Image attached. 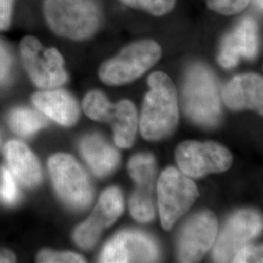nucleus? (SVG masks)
I'll return each mask as SVG.
<instances>
[{
	"mask_svg": "<svg viewBox=\"0 0 263 263\" xmlns=\"http://www.w3.org/2000/svg\"><path fill=\"white\" fill-rule=\"evenodd\" d=\"M149 92L141 109L140 129L147 141L163 140L175 131L179 122V106L175 85L169 76L156 71L147 79Z\"/></svg>",
	"mask_w": 263,
	"mask_h": 263,
	"instance_id": "obj_1",
	"label": "nucleus"
},
{
	"mask_svg": "<svg viewBox=\"0 0 263 263\" xmlns=\"http://www.w3.org/2000/svg\"><path fill=\"white\" fill-rule=\"evenodd\" d=\"M44 14L56 34L72 40L93 36L101 23L96 0H45Z\"/></svg>",
	"mask_w": 263,
	"mask_h": 263,
	"instance_id": "obj_2",
	"label": "nucleus"
},
{
	"mask_svg": "<svg viewBox=\"0 0 263 263\" xmlns=\"http://www.w3.org/2000/svg\"><path fill=\"white\" fill-rule=\"evenodd\" d=\"M183 106L188 117L200 126L212 128L220 121L218 85L207 66L195 65L188 70L183 88Z\"/></svg>",
	"mask_w": 263,
	"mask_h": 263,
	"instance_id": "obj_3",
	"label": "nucleus"
},
{
	"mask_svg": "<svg viewBox=\"0 0 263 263\" xmlns=\"http://www.w3.org/2000/svg\"><path fill=\"white\" fill-rule=\"evenodd\" d=\"M48 169L55 190L66 206L80 211L91 204L93 186L85 170L72 156L57 153L48 161Z\"/></svg>",
	"mask_w": 263,
	"mask_h": 263,
	"instance_id": "obj_4",
	"label": "nucleus"
},
{
	"mask_svg": "<svg viewBox=\"0 0 263 263\" xmlns=\"http://www.w3.org/2000/svg\"><path fill=\"white\" fill-rule=\"evenodd\" d=\"M83 109L86 115L95 121L111 125L114 142L118 147H131L138 130V114L130 101L112 104L102 92L92 91L85 97Z\"/></svg>",
	"mask_w": 263,
	"mask_h": 263,
	"instance_id": "obj_5",
	"label": "nucleus"
},
{
	"mask_svg": "<svg viewBox=\"0 0 263 263\" xmlns=\"http://www.w3.org/2000/svg\"><path fill=\"white\" fill-rule=\"evenodd\" d=\"M161 58V47L155 41L135 42L101 66L99 76L107 85L126 84L136 80Z\"/></svg>",
	"mask_w": 263,
	"mask_h": 263,
	"instance_id": "obj_6",
	"label": "nucleus"
},
{
	"mask_svg": "<svg viewBox=\"0 0 263 263\" xmlns=\"http://www.w3.org/2000/svg\"><path fill=\"white\" fill-rule=\"evenodd\" d=\"M157 196L161 223L169 230L196 201V184L179 170L170 167L157 181Z\"/></svg>",
	"mask_w": 263,
	"mask_h": 263,
	"instance_id": "obj_7",
	"label": "nucleus"
},
{
	"mask_svg": "<svg viewBox=\"0 0 263 263\" xmlns=\"http://www.w3.org/2000/svg\"><path fill=\"white\" fill-rule=\"evenodd\" d=\"M20 50L25 68L37 87L48 90L66 83L65 62L57 49L44 47L37 38L27 36L21 41Z\"/></svg>",
	"mask_w": 263,
	"mask_h": 263,
	"instance_id": "obj_8",
	"label": "nucleus"
},
{
	"mask_svg": "<svg viewBox=\"0 0 263 263\" xmlns=\"http://www.w3.org/2000/svg\"><path fill=\"white\" fill-rule=\"evenodd\" d=\"M176 159L180 172L194 179L224 172L232 164L230 151L214 141H184L176 151Z\"/></svg>",
	"mask_w": 263,
	"mask_h": 263,
	"instance_id": "obj_9",
	"label": "nucleus"
},
{
	"mask_svg": "<svg viewBox=\"0 0 263 263\" xmlns=\"http://www.w3.org/2000/svg\"><path fill=\"white\" fill-rule=\"evenodd\" d=\"M263 230V216L243 210L230 217L218 236L213 256L216 262H232L237 253Z\"/></svg>",
	"mask_w": 263,
	"mask_h": 263,
	"instance_id": "obj_10",
	"label": "nucleus"
},
{
	"mask_svg": "<svg viewBox=\"0 0 263 263\" xmlns=\"http://www.w3.org/2000/svg\"><path fill=\"white\" fill-rule=\"evenodd\" d=\"M128 170L137 187L130 200V212L140 222L151 221L155 216L153 188L157 175L155 158L148 153H140L132 157Z\"/></svg>",
	"mask_w": 263,
	"mask_h": 263,
	"instance_id": "obj_11",
	"label": "nucleus"
},
{
	"mask_svg": "<svg viewBox=\"0 0 263 263\" xmlns=\"http://www.w3.org/2000/svg\"><path fill=\"white\" fill-rule=\"evenodd\" d=\"M124 200L119 188L109 187L103 192L92 215L76 227L73 240L78 247L90 250L94 247L105 228L112 226L122 215Z\"/></svg>",
	"mask_w": 263,
	"mask_h": 263,
	"instance_id": "obj_12",
	"label": "nucleus"
},
{
	"mask_svg": "<svg viewBox=\"0 0 263 263\" xmlns=\"http://www.w3.org/2000/svg\"><path fill=\"white\" fill-rule=\"evenodd\" d=\"M159 258L155 241L136 230H125L107 242L102 251L100 262H154Z\"/></svg>",
	"mask_w": 263,
	"mask_h": 263,
	"instance_id": "obj_13",
	"label": "nucleus"
},
{
	"mask_svg": "<svg viewBox=\"0 0 263 263\" xmlns=\"http://www.w3.org/2000/svg\"><path fill=\"white\" fill-rule=\"evenodd\" d=\"M217 219L214 213L205 211L190 217L179 236L178 254L181 262H197L215 244Z\"/></svg>",
	"mask_w": 263,
	"mask_h": 263,
	"instance_id": "obj_14",
	"label": "nucleus"
},
{
	"mask_svg": "<svg viewBox=\"0 0 263 263\" xmlns=\"http://www.w3.org/2000/svg\"><path fill=\"white\" fill-rule=\"evenodd\" d=\"M257 49V26L253 18L248 17L223 39L217 60L222 67L232 68L237 66L241 58L254 59Z\"/></svg>",
	"mask_w": 263,
	"mask_h": 263,
	"instance_id": "obj_15",
	"label": "nucleus"
},
{
	"mask_svg": "<svg viewBox=\"0 0 263 263\" xmlns=\"http://www.w3.org/2000/svg\"><path fill=\"white\" fill-rule=\"evenodd\" d=\"M222 100L230 109H252L263 116L262 76L255 73L235 76L223 88Z\"/></svg>",
	"mask_w": 263,
	"mask_h": 263,
	"instance_id": "obj_16",
	"label": "nucleus"
},
{
	"mask_svg": "<svg viewBox=\"0 0 263 263\" xmlns=\"http://www.w3.org/2000/svg\"><path fill=\"white\" fill-rule=\"evenodd\" d=\"M34 106L48 118L65 126H73L80 114V109L76 99L61 89H48L37 92L32 96Z\"/></svg>",
	"mask_w": 263,
	"mask_h": 263,
	"instance_id": "obj_17",
	"label": "nucleus"
},
{
	"mask_svg": "<svg viewBox=\"0 0 263 263\" xmlns=\"http://www.w3.org/2000/svg\"><path fill=\"white\" fill-rule=\"evenodd\" d=\"M5 158L15 178L27 187H35L42 179V171L36 156L26 144L10 141L4 147Z\"/></svg>",
	"mask_w": 263,
	"mask_h": 263,
	"instance_id": "obj_18",
	"label": "nucleus"
},
{
	"mask_svg": "<svg viewBox=\"0 0 263 263\" xmlns=\"http://www.w3.org/2000/svg\"><path fill=\"white\" fill-rule=\"evenodd\" d=\"M80 151L86 163L100 178L110 175L119 165L118 151L99 135L84 137L80 142Z\"/></svg>",
	"mask_w": 263,
	"mask_h": 263,
	"instance_id": "obj_19",
	"label": "nucleus"
},
{
	"mask_svg": "<svg viewBox=\"0 0 263 263\" xmlns=\"http://www.w3.org/2000/svg\"><path fill=\"white\" fill-rule=\"evenodd\" d=\"M11 129L22 137H29L47 125L44 116L28 108L19 107L9 115Z\"/></svg>",
	"mask_w": 263,
	"mask_h": 263,
	"instance_id": "obj_20",
	"label": "nucleus"
},
{
	"mask_svg": "<svg viewBox=\"0 0 263 263\" xmlns=\"http://www.w3.org/2000/svg\"><path fill=\"white\" fill-rule=\"evenodd\" d=\"M19 199V188L13 173L6 167L0 168V201L14 205Z\"/></svg>",
	"mask_w": 263,
	"mask_h": 263,
	"instance_id": "obj_21",
	"label": "nucleus"
},
{
	"mask_svg": "<svg viewBox=\"0 0 263 263\" xmlns=\"http://www.w3.org/2000/svg\"><path fill=\"white\" fill-rule=\"evenodd\" d=\"M124 4L141 9L155 16H162L174 8L176 0H120Z\"/></svg>",
	"mask_w": 263,
	"mask_h": 263,
	"instance_id": "obj_22",
	"label": "nucleus"
},
{
	"mask_svg": "<svg viewBox=\"0 0 263 263\" xmlns=\"http://www.w3.org/2000/svg\"><path fill=\"white\" fill-rule=\"evenodd\" d=\"M37 261L41 263H81L86 262L80 254L71 252H56L42 250L37 255Z\"/></svg>",
	"mask_w": 263,
	"mask_h": 263,
	"instance_id": "obj_23",
	"label": "nucleus"
},
{
	"mask_svg": "<svg viewBox=\"0 0 263 263\" xmlns=\"http://www.w3.org/2000/svg\"><path fill=\"white\" fill-rule=\"evenodd\" d=\"M250 0H207L209 8L223 15H234L246 8Z\"/></svg>",
	"mask_w": 263,
	"mask_h": 263,
	"instance_id": "obj_24",
	"label": "nucleus"
},
{
	"mask_svg": "<svg viewBox=\"0 0 263 263\" xmlns=\"http://www.w3.org/2000/svg\"><path fill=\"white\" fill-rule=\"evenodd\" d=\"M232 262H263V245H246L237 253Z\"/></svg>",
	"mask_w": 263,
	"mask_h": 263,
	"instance_id": "obj_25",
	"label": "nucleus"
},
{
	"mask_svg": "<svg viewBox=\"0 0 263 263\" xmlns=\"http://www.w3.org/2000/svg\"><path fill=\"white\" fill-rule=\"evenodd\" d=\"M12 66V59L9 50L0 40V83L4 82L8 76Z\"/></svg>",
	"mask_w": 263,
	"mask_h": 263,
	"instance_id": "obj_26",
	"label": "nucleus"
},
{
	"mask_svg": "<svg viewBox=\"0 0 263 263\" xmlns=\"http://www.w3.org/2000/svg\"><path fill=\"white\" fill-rule=\"evenodd\" d=\"M14 0H0V30L9 28Z\"/></svg>",
	"mask_w": 263,
	"mask_h": 263,
	"instance_id": "obj_27",
	"label": "nucleus"
},
{
	"mask_svg": "<svg viewBox=\"0 0 263 263\" xmlns=\"http://www.w3.org/2000/svg\"><path fill=\"white\" fill-rule=\"evenodd\" d=\"M15 261H16V257L13 253H11L7 250L0 251V262H15Z\"/></svg>",
	"mask_w": 263,
	"mask_h": 263,
	"instance_id": "obj_28",
	"label": "nucleus"
},
{
	"mask_svg": "<svg viewBox=\"0 0 263 263\" xmlns=\"http://www.w3.org/2000/svg\"><path fill=\"white\" fill-rule=\"evenodd\" d=\"M256 6L263 11V0H254Z\"/></svg>",
	"mask_w": 263,
	"mask_h": 263,
	"instance_id": "obj_29",
	"label": "nucleus"
},
{
	"mask_svg": "<svg viewBox=\"0 0 263 263\" xmlns=\"http://www.w3.org/2000/svg\"><path fill=\"white\" fill-rule=\"evenodd\" d=\"M0 143H1V136H0Z\"/></svg>",
	"mask_w": 263,
	"mask_h": 263,
	"instance_id": "obj_30",
	"label": "nucleus"
}]
</instances>
